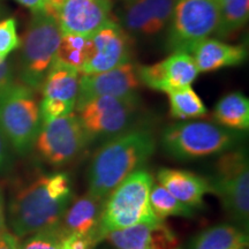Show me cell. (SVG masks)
I'll list each match as a JSON object with an SVG mask.
<instances>
[{
    "instance_id": "d6986e66",
    "label": "cell",
    "mask_w": 249,
    "mask_h": 249,
    "mask_svg": "<svg viewBox=\"0 0 249 249\" xmlns=\"http://www.w3.org/2000/svg\"><path fill=\"white\" fill-rule=\"evenodd\" d=\"M198 73H208L225 67L238 66L247 58V51L242 45H231L219 39L207 38L193 49Z\"/></svg>"
},
{
    "instance_id": "5b68a950",
    "label": "cell",
    "mask_w": 249,
    "mask_h": 249,
    "mask_svg": "<svg viewBox=\"0 0 249 249\" xmlns=\"http://www.w3.org/2000/svg\"><path fill=\"white\" fill-rule=\"evenodd\" d=\"M61 36L57 15L49 11L34 13L20 44V77L28 88L40 89L57 55Z\"/></svg>"
},
{
    "instance_id": "3957f363",
    "label": "cell",
    "mask_w": 249,
    "mask_h": 249,
    "mask_svg": "<svg viewBox=\"0 0 249 249\" xmlns=\"http://www.w3.org/2000/svg\"><path fill=\"white\" fill-rule=\"evenodd\" d=\"M154 178L147 170L140 169L127 177L107 196L103 207L101 231L103 239L108 232L139 224L160 222L150 207Z\"/></svg>"
},
{
    "instance_id": "4316f807",
    "label": "cell",
    "mask_w": 249,
    "mask_h": 249,
    "mask_svg": "<svg viewBox=\"0 0 249 249\" xmlns=\"http://www.w3.org/2000/svg\"><path fill=\"white\" fill-rule=\"evenodd\" d=\"M64 236L65 233L59 225L29 235L18 249H62Z\"/></svg>"
},
{
    "instance_id": "cb8c5ba5",
    "label": "cell",
    "mask_w": 249,
    "mask_h": 249,
    "mask_svg": "<svg viewBox=\"0 0 249 249\" xmlns=\"http://www.w3.org/2000/svg\"><path fill=\"white\" fill-rule=\"evenodd\" d=\"M167 95H169L170 114L174 119H197L208 113L204 103L192 87L176 90Z\"/></svg>"
},
{
    "instance_id": "277c9868",
    "label": "cell",
    "mask_w": 249,
    "mask_h": 249,
    "mask_svg": "<svg viewBox=\"0 0 249 249\" xmlns=\"http://www.w3.org/2000/svg\"><path fill=\"white\" fill-rule=\"evenodd\" d=\"M236 130L208 121H180L161 134V145L177 160H194L232 150L240 141Z\"/></svg>"
},
{
    "instance_id": "4dcf8cb0",
    "label": "cell",
    "mask_w": 249,
    "mask_h": 249,
    "mask_svg": "<svg viewBox=\"0 0 249 249\" xmlns=\"http://www.w3.org/2000/svg\"><path fill=\"white\" fill-rule=\"evenodd\" d=\"M13 83V71L6 60H0V90Z\"/></svg>"
},
{
    "instance_id": "484cf974",
    "label": "cell",
    "mask_w": 249,
    "mask_h": 249,
    "mask_svg": "<svg viewBox=\"0 0 249 249\" xmlns=\"http://www.w3.org/2000/svg\"><path fill=\"white\" fill-rule=\"evenodd\" d=\"M89 50V36L62 34L55 60L76 68L81 73Z\"/></svg>"
},
{
    "instance_id": "e575fe53",
    "label": "cell",
    "mask_w": 249,
    "mask_h": 249,
    "mask_svg": "<svg viewBox=\"0 0 249 249\" xmlns=\"http://www.w3.org/2000/svg\"><path fill=\"white\" fill-rule=\"evenodd\" d=\"M62 1H64V0H49L48 7H46L45 11H49V12H51V13L57 15V12H58L59 7L61 6Z\"/></svg>"
},
{
    "instance_id": "6da1fadb",
    "label": "cell",
    "mask_w": 249,
    "mask_h": 249,
    "mask_svg": "<svg viewBox=\"0 0 249 249\" xmlns=\"http://www.w3.org/2000/svg\"><path fill=\"white\" fill-rule=\"evenodd\" d=\"M73 200V186L66 172L42 174L13 195L8 219L18 238L60 225Z\"/></svg>"
},
{
    "instance_id": "2e32d148",
    "label": "cell",
    "mask_w": 249,
    "mask_h": 249,
    "mask_svg": "<svg viewBox=\"0 0 249 249\" xmlns=\"http://www.w3.org/2000/svg\"><path fill=\"white\" fill-rule=\"evenodd\" d=\"M104 239L116 249H174L179 246L176 233L164 220L108 232Z\"/></svg>"
},
{
    "instance_id": "d4e9b609",
    "label": "cell",
    "mask_w": 249,
    "mask_h": 249,
    "mask_svg": "<svg viewBox=\"0 0 249 249\" xmlns=\"http://www.w3.org/2000/svg\"><path fill=\"white\" fill-rule=\"evenodd\" d=\"M150 207L154 213L164 220L167 217H194L195 210L188 205L183 204L172 194H170L160 183H155L150 192Z\"/></svg>"
},
{
    "instance_id": "44dd1931",
    "label": "cell",
    "mask_w": 249,
    "mask_h": 249,
    "mask_svg": "<svg viewBox=\"0 0 249 249\" xmlns=\"http://www.w3.org/2000/svg\"><path fill=\"white\" fill-rule=\"evenodd\" d=\"M248 246V233L240 227L222 224L196 235L189 249H240Z\"/></svg>"
},
{
    "instance_id": "ffe728a7",
    "label": "cell",
    "mask_w": 249,
    "mask_h": 249,
    "mask_svg": "<svg viewBox=\"0 0 249 249\" xmlns=\"http://www.w3.org/2000/svg\"><path fill=\"white\" fill-rule=\"evenodd\" d=\"M80 77L81 73L76 68L54 59L40 87L43 98L75 107L79 96Z\"/></svg>"
},
{
    "instance_id": "1f68e13d",
    "label": "cell",
    "mask_w": 249,
    "mask_h": 249,
    "mask_svg": "<svg viewBox=\"0 0 249 249\" xmlns=\"http://www.w3.org/2000/svg\"><path fill=\"white\" fill-rule=\"evenodd\" d=\"M18 238L13 233L5 231L0 234V249H18Z\"/></svg>"
},
{
    "instance_id": "74e56055",
    "label": "cell",
    "mask_w": 249,
    "mask_h": 249,
    "mask_svg": "<svg viewBox=\"0 0 249 249\" xmlns=\"http://www.w3.org/2000/svg\"><path fill=\"white\" fill-rule=\"evenodd\" d=\"M176 1H180V0H176Z\"/></svg>"
},
{
    "instance_id": "603a6c76",
    "label": "cell",
    "mask_w": 249,
    "mask_h": 249,
    "mask_svg": "<svg viewBox=\"0 0 249 249\" xmlns=\"http://www.w3.org/2000/svg\"><path fill=\"white\" fill-rule=\"evenodd\" d=\"M249 0H219V17L213 35L227 38L238 33L247 23Z\"/></svg>"
},
{
    "instance_id": "7c38bea8",
    "label": "cell",
    "mask_w": 249,
    "mask_h": 249,
    "mask_svg": "<svg viewBox=\"0 0 249 249\" xmlns=\"http://www.w3.org/2000/svg\"><path fill=\"white\" fill-rule=\"evenodd\" d=\"M176 4V0H133L119 12V24L130 37L151 38L169 27Z\"/></svg>"
},
{
    "instance_id": "d6a6232c",
    "label": "cell",
    "mask_w": 249,
    "mask_h": 249,
    "mask_svg": "<svg viewBox=\"0 0 249 249\" xmlns=\"http://www.w3.org/2000/svg\"><path fill=\"white\" fill-rule=\"evenodd\" d=\"M15 1H18V4L30 9L33 13L44 12L46 7H48V1L46 0H15Z\"/></svg>"
},
{
    "instance_id": "8d00e7d4",
    "label": "cell",
    "mask_w": 249,
    "mask_h": 249,
    "mask_svg": "<svg viewBox=\"0 0 249 249\" xmlns=\"http://www.w3.org/2000/svg\"><path fill=\"white\" fill-rule=\"evenodd\" d=\"M240 249H248V246H244V247H241Z\"/></svg>"
},
{
    "instance_id": "ac0fdd59",
    "label": "cell",
    "mask_w": 249,
    "mask_h": 249,
    "mask_svg": "<svg viewBox=\"0 0 249 249\" xmlns=\"http://www.w3.org/2000/svg\"><path fill=\"white\" fill-rule=\"evenodd\" d=\"M157 180L170 194L193 209L201 208L205 194L211 193L208 180L191 171L165 167L157 172Z\"/></svg>"
},
{
    "instance_id": "4fadbf2b",
    "label": "cell",
    "mask_w": 249,
    "mask_h": 249,
    "mask_svg": "<svg viewBox=\"0 0 249 249\" xmlns=\"http://www.w3.org/2000/svg\"><path fill=\"white\" fill-rule=\"evenodd\" d=\"M140 86L138 66L132 61L103 73L81 75L75 107L101 96L139 97Z\"/></svg>"
},
{
    "instance_id": "5bb4252c",
    "label": "cell",
    "mask_w": 249,
    "mask_h": 249,
    "mask_svg": "<svg viewBox=\"0 0 249 249\" xmlns=\"http://www.w3.org/2000/svg\"><path fill=\"white\" fill-rule=\"evenodd\" d=\"M138 73L141 85L165 93L192 87L198 75L192 55L181 52L172 53L156 64L138 66Z\"/></svg>"
},
{
    "instance_id": "e0dca14e",
    "label": "cell",
    "mask_w": 249,
    "mask_h": 249,
    "mask_svg": "<svg viewBox=\"0 0 249 249\" xmlns=\"http://www.w3.org/2000/svg\"><path fill=\"white\" fill-rule=\"evenodd\" d=\"M104 202L88 193L68 205L60 222V227L65 234L86 236L96 244L102 240L101 219Z\"/></svg>"
},
{
    "instance_id": "9a60e30c",
    "label": "cell",
    "mask_w": 249,
    "mask_h": 249,
    "mask_svg": "<svg viewBox=\"0 0 249 249\" xmlns=\"http://www.w3.org/2000/svg\"><path fill=\"white\" fill-rule=\"evenodd\" d=\"M112 0H64L57 12L62 34L90 36L110 20Z\"/></svg>"
},
{
    "instance_id": "836d02e7",
    "label": "cell",
    "mask_w": 249,
    "mask_h": 249,
    "mask_svg": "<svg viewBox=\"0 0 249 249\" xmlns=\"http://www.w3.org/2000/svg\"><path fill=\"white\" fill-rule=\"evenodd\" d=\"M5 231H7V227H6L4 198H2V194H1V192H0V234Z\"/></svg>"
},
{
    "instance_id": "f35d334b",
    "label": "cell",
    "mask_w": 249,
    "mask_h": 249,
    "mask_svg": "<svg viewBox=\"0 0 249 249\" xmlns=\"http://www.w3.org/2000/svg\"><path fill=\"white\" fill-rule=\"evenodd\" d=\"M46 1H48V2H49V0H46Z\"/></svg>"
},
{
    "instance_id": "f546056e",
    "label": "cell",
    "mask_w": 249,
    "mask_h": 249,
    "mask_svg": "<svg viewBox=\"0 0 249 249\" xmlns=\"http://www.w3.org/2000/svg\"><path fill=\"white\" fill-rule=\"evenodd\" d=\"M12 166V147L0 129V173H5Z\"/></svg>"
},
{
    "instance_id": "ba28073f",
    "label": "cell",
    "mask_w": 249,
    "mask_h": 249,
    "mask_svg": "<svg viewBox=\"0 0 249 249\" xmlns=\"http://www.w3.org/2000/svg\"><path fill=\"white\" fill-rule=\"evenodd\" d=\"M219 0H180L169 23L166 46L172 53L191 54L217 28Z\"/></svg>"
},
{
    "instance_id": "7a4b0ae2",
    "label": "cell",
    "mask_w": 249,
    "mask_h": 249,
    "mask_svg": "<svg viewBox=\"0 0 249 249\" xmlns=\"http://www.w3.org/2000/svg\"><path fill=\"white\" fill-rule=\"evenodd\" d=\"M155 150V136L148 129L127 130L110 139L90 163L88 193L105 201L127 177L147 164Z\"/></svg>"
},
{
    "instance_id": "d590c367",
    "label": "cell",
    "mask_w": 249,
    "mask_h": 249,
    "mask_svg": "<svg viewBox=\"0 0 249 249\" xmlns=\"http://www.w3.org/2000/svg\"><path fill=\"white\" fill-rule=\"evenodd\" d=\"M121 1H124V4H127V2H129V1H133V0H121Z\"/></svg>"
},
{
    "instance_id": "83f0119b",
    "label": "cell",
    "mask_w": 249,
    "mask_h": 249,
    "mask_svg": "<svg viewBox=\"0 0 249 249\" xmlns=\"http://www.w3.org/2000/svg\"><path fill=\"white\" fill-rule=\"evenodd\" d=\"M20 44L17 20L14 18H8L0 21V60H6Z\"/></svg>"
},
{
    "instance_id": "7402d4cb",
    "label": "cell",
    "mask_w": 249,
    "mask_h": 249,
    "mask_svg": "<svg viewBox=\"0 0 249 249\" xmlns=\"http://www.w3.org/2000/svg\"><path fill=\"white\" fill-rule=\"evenodd\" d=\"M217 124L232 130L249 128V101L244 93H227L217 102L213 108Z\"/></svg>"
},
{
    "instance_id": "f1b7e54d",
    "label": "cell",
    "mask_w": 249,
    "mask_h": 249,
    "mask_svg": "<svg viewBox=\"0 0 249 249\" xmlns=\"http://www.w3.org/2000/svg\"><path fill=\"white\" fill-rule=\"evenodd\" d=\"M96 242L91 239L77 234H65L62 249H92Z\"/></svg>"
},
{
    "instance_id": "9c48e42d",
    "label": "cell",
    "mask_w": 249,
    "mask_h": 249,
    "mask_svg": "<svg viewBox=\"0 0 249 249\" xmlns=\"http://www.w3.org/2000/svg\"><path fill=\"white\" fill-rule=\"evenodd\" d=\"M139 97L101 96L75 107L81 124L90 140L114 138L128 130L138 111Z\"/></svg>"
},
{
    "instance_id": "52a82bcc",
    "label": "cell",
    "mask_w": 249,
    "mask_h": 249,
    "mask_svg": "<svg viewBox=\"0 0 249 249\" xmlns=\"http://www.w3.org/2000/svg\"><path fill=\"white\" fill-rule=\"evenodd\" d=\"M211 193L222 202L224 210L236 226L247 232L249 225V164L244 149L223 152L207 179Z\"/></svg>"
},
{
    "instance_id": "8992f818",
    "label": "cell",
    "mask_w": 249,
    "mask_h": 249,
    "mask_svg": "<svg viewBox=\"0 0 249 249\" xmlns=\"http://www.w3.org/2000/svg\"><path fill=\"white\" fill-rule=\"evenodd\" d=\"M40 126L33 90L14 82L0 90V129L15 152L27 155L34 148Z\"/></svg>"
},
{
    "instance_id": "30bf717a",
    "label": "cell",
    "mask_w": 249,
    "mask_h": 249,
    "mask_svg": "<svg viewBox=\"0 0 249 249\" xmlns=\"http://www.w3.org/2000/svg\"><path fill=\"white\" fill-rule=\"evenodd\" d=\"M90 141L75 113L42 123L35 145L40 158L50 165L62 166L81 154Z\"/></svg>"
},
{
    "instance_id": "8fae6325",
    "label": "cell",
    "mask_w": 249,
    "mask_h": 249,
    "mask_svg": "<svg viewBox=\"0 0 249 249\" xmlns=\"http://www.w3.org/2000/svg\"><path fill=\"white\" fill-rule=\"evenodd\" d=\"M133 39L119 23L108 20L89 36L87 60L81 75L107 71L132 59Z\"/></svg>"
}]
</instances>
